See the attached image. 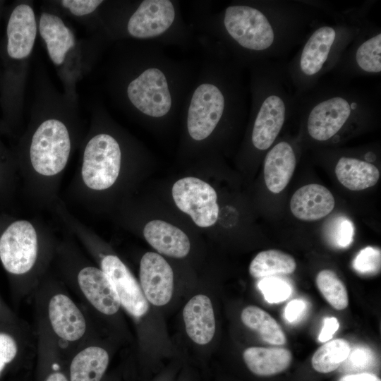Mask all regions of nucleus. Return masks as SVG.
I'll use <instances>...</instances> for the list:
<instances>
[{
    "label": "nucleus",
    "mask_w": 381,
    "mask_h": 381,
    "mask_svg": "<svg viewBox=\"0 0 381 381\" xmlns=\"http://www.w3.org/2000/svg\"><path fill=\"white\" fill-rule=\"evenodd\" d=\"M339 327V322L337 318H325L323 322V327L318 336L320 342H326L331 339L334 333Z\"/></svg>",
    "instance_id": "e433bc0d"
},
{
    "label": "nucleus",
    "mask_w": 381,
    "mask_h": 381,
    "mask_svg": "<svg viewBox=\"0 0 381 381\" xmlns=\"http://www.w3.org/2000/svg\"><path fill=\"white\" fill-rule=\"evenodd\" d=\"M172 196L178 208L188 214L198 226L209 227L217 222V193L205 181L195 177L181 179L172 187Z\"/></svg>",
    "instance_id": "f8f14e48"
},
{
    "label": "nucleus",
    "mask_w": 381,
    "mask_h": 381,
    "mask_svg": "<svg viewBox=\"0 0 381 381\" xmlns=\"http://www.w3.org/2000/svg\"><path fill=\"white\" fill-rule=\"evenodd\" d=\"M183 317L186 332L195 343L205 345L212 339L215 319L209 297L198 294L191 298L183 308Z\"/></svg>",
    "instance_id": "5701e85b"
},
{
    "label": "nucleus",
    "mask_w": 381,
    "mask_h": 381,
    "mask_svg": "<svg viewBox=\"0 0 381 381\" xmlns=\"http://www.w3.org/2000/svg\"><path fill=\"white\" fill-rule=\"evenodd\" d=\"M329 231L332 241L338 247L346 248L351 243L354 228L346 217H337L330 225Z\"/></svg>",
    "instance_id": "473e14b6"
},
{
    "label": "nucleus",
    "mask_w": 381,
    "mask_h": 381,
    "mask_svg": "<svg viewBox=\"0 0 381 381\" xmlns=\"http://www.w3.org/2000/svg\"><path fill=\"white\" fill-rule=\"evenodd\" d=\"M143 235L148 243L159 253L181 258L190 248L187 235L179 228L162 220H152L146 224Z\"/></svg>",
    "instance_id": "b1692460"
},
{
    "label": "nucleus",
    "mask_w": 381,
    "mask_h": 381,
    "mask_svg": "<svg viewBox=\"0 0 381 381\" xmlns=\"http://www.w3.org/2000/svg\"><path fill=\"white\" fill-rule=\"evenodd\" d=\"M157 381H162V380H157Z\"/></svg>",
    "instance_id": "a19ab883"
},
{
    "label": "nucleus",
    "mask_w": 381,
    "mask_h": 381,
    "mask_svg": "<svg viewBox=\"0 0 381 381\" xmlns=\"http://www.w3.org/2000/svg\"><path fill=\"white\" fill-rule=\"evenodd\" d=\"M351 348L349 342L337 339L322 345L314 353L311 363L318 372L327 373L335 370L347 358Z\"/></svg>",
    "instance_id": "c85d7f7f"
},
{
    "label": "nucleus",
    "mask_w": 381,
    "mask_h": 381,
    "mask_svg": "<svg viewBox=\"0 0 381 381\" xmlns=\"http://www.w3.org/2000/svg\"><path fill=\"white\" fill-rule=\"evenodd\" d=\"M258 287L265 299L270 303L284 301L291 294V288L286 282L274 277L262 278Z\"/></svg>",
    "instance_id": "7c9ffc66"
},
{
    "label": "nucleus",
    "mask_w": 381,
    "mask_h": 381,
    "mask_svg": "<svg viewBox=\"0 0 381 381\" xmlns=\"http://www.w3.org/2000/svg\"><path fill=\"white\" fill-rule=\"evenodd\" d=\"M306 309V303L303 300L294 299L291 301L284 309V317L290 322L299 319Z\"/></svg>",
    "instance_id": "c9c22d12"
},
{
    "label": "nucleus",
    "mask_w": 381,
    "mask_h": 381,
    "mask_svg": "<svg viewBox=\"0 0 381 381\" xmlns=\"http://www.w3.org/2000/svg\"><path fill=\"white\" fill-rule=\"evenodd\" d=\"M35 330L20 318L0 320V377L16 365L32 366L35 361Z\"/></svg>",
    "instance_id": "ddd939ff"
},
{
    "label": "nucleus",
    "mask_w": 381,
    "mask_h": 381,
    "mask_svg": "<svg viewBox=\"0 0 381 381\" xmlns=\"http://www.w3.org/2000/svg\"><path fill=\"white\" fill-rule=\"evenodd\" d=\"M64 359L69 381H104L110 363V354L92 339Z\"/></svg>",
    "instance_id": "a211bd4d"
},
{
    "label": "nucleus",
    "mask_w": 381,
    "mask_h": 381,
    "mask_svg": "<svg viewBox=\"0 0 381 381\" xmlns=\"http://www.w3.org/2000/svg\"><path fill=\"white\" fill-rule=\"evenodd\" d=\"M37 351L35 381H69L58 341L44 320L36 313Z\"/></svg>",
    "instance_id": "4468645a"
},
{
    "label": "nucleus",
    "mask_w": 381,
    "mask_h": 381,
    "mask_svg": "<svg viewBox=\"0 0 381 381\" xmlns=\"http://www.w3.org/2000/svg\"><path fill=\"white\" fill-rule=\"evenodd\" d=\"M353 266L360 274L377 273L380 270V250L370 246L364 248L355 258Z\"/></svg>",
    "instance_id": "2f4dec72"
},
{
    "label": "nucleus",
    "mask_w": 381,
    "mask_h": 381,
    "mask_svg": "<svg viewBox=\"0 0 381 381\" xmlns=\"http://www.w3.org/2000/svg\"><path fill=\"white\" fill-rule=\"evenodd\" d=\"M248 369L258 376H270L287 369L292 361V354L284 348L253 346L243 353Z\"/></svg>",
    "instance_id": "393cba45"
},
{
    "label": "nucleus",
    "mask_w": 381,
    "mask_h": 381,
    "mask_svg": "<svg viewBox=\"0 0 381 381\" xmlns=\"http://www.w3.org/2000/svg\"><path fill=\"white\" fill-rule=\"evenodd\" d=\"M0 208V264L16 306L33 296L52 264L57 244L37 224Z\"/></svg>",
    "instance_id": "20e7f679"
},
{
    "label": "nucleus",
    "mask_w": 381,
    "mask_h": 381,
    "mask_svg": "<svg viewBox=\"0 0 381 381\" xmlns=\"http://www.w3.org/2000/svg\"><path fill=\"white\" fill-rule=\"evenodd\" d=\"M140 285L147 300L154 306L167 304L174 288V274L166 260L153 252L145 253L140 262Z\"/></svg>",
    "instance_id": "2eb2a0df"
},
{
    "label": "nucleus",
    "mask_w": 381,
    "mask_h": 381,
    "mask_svg": "<svg viewBox=\"0 0 381 381\" xmlns=\"http://www.w3.org/2000/svg\"><path fill=\"white\" fill-rule=\"evenodd\" d=\"M297 113L308 138L318 143H337L347 129L368 124L380 111L377 94L336 78L320 83L296 97Z\"/></svg>",
    "instance_id": "f03ea898"
},
{
    "label": "nucleus",
    "mask_w": 381,
    "mask_h": 381,
    "mask_svg": "<svg viewBox=\"0 0 381 381\" xmlns=\"http://www.w3.org/2000/svg\"><path fill=\"white\" fill-rule=\"evenodd\" d=\"M104 381H110V380L109 379H107V377H106V378H105V380Z\"/></svg>",
    "instance_id": "ea45409f"
},
{
    "label": "nucleus",
    "mask_w": 381,
    "mask_h": 381,
    "mask_svg": "<svg viewBox=\"0 0 381 381\" xmlns=\"http://www.w3.org/2000/svg\"><path fill=\"white\" fill-rule=\"evenodd\" d=\"M18 183L15 157L0 143V208L8 212L13 209Z\"/></svg>",
    "instance_id": "cd10ccee"
},
{
    "label": "nucleus",
    "mask_w": 381,
    "mask_h": 381,
    "mask_svg": "<svg viewBox=\"0 0 381 381\" xmlns=\"http://www.w3.org/2000/svg\"><path fill=\"white\" fill-rule=\"evenodd\" d=\"M33 297L36 313L58 341L64 358L93 339L90 318L56 277L48 272Z\"/></svg>",
    "instance_id": "0eeeda50"
},
{
    "label": "nucleus",
    "mask_w": 381,
    "mask_h": 381,
    "mask_svg": "<svg viewBox=\"0 0 381 381\" xmlns=\"http://www.w3.org/2000/svg\"><path fill=\"white\" fill-rule=\"evenodd\" d=\"M121 164V147L113 135L99 132L88 137L79 173L83 192L87 195L110 188L119 178Z\"/></svg>",
    "instance_id": "1a4fd4ad"
},
{
    "label": "nucleus",
    "mask_w": 381,
    "mask_h": 381,
    "mask_svg": "<svg viewBox=\"0 0 381 381\" xmlns=\"http://www.w3.org/2000/svg\"><path fill=\"white\" fill-rule=\"evenodd\" d=\"M376 159L373 152H368L365 159L341 156L337 162L334 172L338 181L351 190H361L375 186L380 171L371 163Z\"/></svg>",
    "instance_id": "4be33fe9"
},
{
    "label": "nucleus",
    "mask_w": 381,
    "mask_h": 381,
    "mask_svg": "<svg viewBox=\"0 0 381 381\" xmlns=\"http://www.w3.org/2000/svg\"><path fill=\"white\" fill-rule=\"evenodd\" d=\"M315 281L320 293L334 308L344 310L348 306L346 288L334 272L330 270H321Z\"/></svg>",
    "instance_id": "c756f323"
},
{
    "label": "nucleus",
    "mask_w": 381,
    "mask_h": 381,
    "mask_svg": "<svg viewBox=\"0 0 381 381\" xmlns=\"http://www.w3.org/2000/svg\"><path fill=\"white\" fill-rule=\"evenodd\" d=\"M372 358V353L369 349L360 347L350 350L346 359L349 360V365L353 369H363L368 365Z\"/></svg>",
    "instance_id": "f704fd0d"
},
{
    "label": "nucleus",
    "mask_w": 381,
    "mask_h": 381,
    "mask_svg": "<svg viewBox=\"0 0 381 381\" xmlns=\"http://www.w3.org/2000/svg\"><path fill=\"white\" fill-rule=\"evenodd\" d=\"M17 318L18 316L6 303L0 294V320H13Z\"/></svg>",
    "instance_id": "58836bf2"
},
{
    "label": "nucleus",
    "mask_w": 381,
    "mask_h": 381,
    "mask_svg": "<svg viewBox=\"0 0 381 381\" xmlns=\"http://www.w3.org/2000/svg\"><path fill=\"white\" fill-rule=\"evenodd\" d=\"M175 19V8L169 0H145L130 16L126 30L130 36L147 39L166 32Z\"/></svg>",
    "instance_id": "dca6fc26"
},
{
    "label": "nucleus",
    "mask_w": 381,
    "mask_h": 381,
    "mask_svg": "<svg viewBox=\"0 0 381 381\" xmlns=\"http://www.w3.org/2000/svg\"><path fill=\"white\" fill-rule=\"evenodd\" d=\"M103 3L100 0H63L60 5L71 14L76 17H83L95 12Z\"/></svg>",
    "instance_id": "72a5a7b5"
},
{
    "label": "nucleus",
    "mask_w": 381,
    "mask_h": 381,
    "mask_svg": "<svg viewBox=\"0 0 381 381\" xmlns=\"http://www.w3.org/2000/svg\"><path fill=\"white\" fill-rule=\"evenodd\" d=\"M336 78L349 81L357 77L380 75L381 30L368 20L332 71Z\"/></svg>",
    "instance_id": "9d476101"
},
{
    "label": "nucleus",
    "mask_w": 381,
    "mask_h": 381,
    "mask_svg": "<svg viewBox=\"0 0 381 381\" xmlns=\"http://www.w3.org/2000/svg\"><path fill=\"white\" fill-rule=\"evenodd\" d=\"M242 322L257 332L266 342L273 345H282L286 341V335L277 322L262 308L248 306L241 312Z\"/></svg>",
    "instance_id": "bb28decb"
},
{
    "label": "nucleus",
    "mask_w": 381,
    "mask_h": 381,
    "mask_svg": "<svg viewBox=\"0 0 381 381\" xmlns=\"http://www.w3.org/2000/svg\"><path fill=\"white\" fill-rule=\"evenodd\" d=\"M327 13L315 1L260 0L228 6L221 24L236 55L254 65L287 56Z\"/></svg>",
    "instance_id": "f257e3e1"
},
{
    "label": "nucleus",
    "mask_w": 381,
    "mask_h": 381,
    "mask_svg": "<svg viewBox=\"0 0 381 381\" xmlns=\"http://www.w3.org/2000/svg\"><path fill=\"white\" fill-rule=\"evenodd\" d=\"M73 145L71 123L62 114L47 110L38 114L15 157L24 190L47 192L56 182L69 161Z\"/></svg>",
    "instance_id": "39448f33"
},
{
    "label": "nucleus",
    "mask_w": 381,
    "mask_h": 381,
    "mask_svg": "<svg viewBox=\"0 0 381 381\" xmlns=\"http://www.w3.org/2000/svg\"><path fill=\"white\" fill-rule=\"evenodd\" d=\"M37 28L52 62L61 66L76 44L73 32L59 16L46 11L41 13Z\"/></svg>",
    "instance_id": "6ab92c4d"
},
{
    "label": "nucleus",
    "mask_w": 381,
    "mask_h": 381,
    "mask_svg": "<svg viewBox=\"0 0 381 381\" xmlns=\"http://www.w3.org/2000/svg\"><path fill=\"white\" fill-rule=\"evenodd\" d=\"M52 263L57 278L78 298L91 316L111 317L121 309L117 294L107 274L91 264L70 243L57 244Z\"/></svg>",
    "instance_id": "423d86ee"
},
{
    "label": "nucleus",
    "mask_w": 381,
    "mask_h": 381,
    "mask_svg": "<svg viewBox=\"0 0 381 381\" xmlns=\"http://www.w3.org/2000/svg\"><path fill=\"white\" fill-rule=\"evenodd\" d=\"M234 76L218 85L202 83L195 90L187 116V128L193 139L207 138L225 115L243 111L241 87Z\"/></svg>",
    "instance_id": "6e6552de"
},
{
    "label": "nucleus",
    "mask_w": 381,
    "mask_h": 381,
    "mask_svg": "<svg viewBox=\"0 0 381 381\" xmlns=\"http://www.w3.org/2000/svg\"><path fill=\"white\" fill-rule=\"evenodd\" d=\"M296 268V262L291 255L270 249L257 254L250 264L249 272L255 278H265L291 274Z\"/></svg>",
    "instance_id": "a878e982"
},
{
    "label": "nucleus",
    "mask_w": 381,
    "mask_h": 381,
    "mask_svg": "<svg viewBox=\"0 0 381 381\" xmlns=\"http://www.w3.org/2000/svg\"><path fill=\"white\" fill-rule=\"evenodd\" d=\"M373 3L341 11L331 8L326 20L322 17L313 25L295 55L285 63L296 97L313 89L327 73L332 72L368 20Z\"/></svg>",
    "instance_id": "7ed1b4c3"
},
{
    "label": "nucleus",
    "mask_w": 381,
    "mask_h": 381,
    "mask_svg": "<svg viewBox=\"0 0 381 381\" xmlns=\"http://www.w3.org/2000/svg\"><path fill=\"white\" fill-rule=\"evenodd\" d=\"M334 198L325 186L311 183L298 188L292 195L290 209L303 221H315L327 216L334 207Z\"/></svg>",
    "instance_id": "412c9836"
},
{
    "label": "nucleus",
    "mask_w": 381,
    "mask_h": 381,
    "mask_svg": "<svg viewBox=\"0 0 381 381\" xmlns=\"http://www.w3.org/2000/svg\"><path fill=\"white\" fill-rule=\"evenodd\" d=\"M296 155L293 145L282 140L274 145L264 159V178L268 190L273 193L282 192L294 172Z\"/></svg>",
    "instance_id": "aec40b11"
},
{
    "label": "nucleus",
    "mask_w": 381,
    "mask_h": 381,
    "mask_svg": "<svg viewBox=\"0 0 381 381\" xmlns=\"http://www.w3.org/2000/svg\"><path fill=\"white\" fill-rule=\"evenodd\" d=\"M38 32L32 7L20 4L12 11L6 27L8 56L14 60L27 59L32 53Z\"/></svg>",
    "instance_id": "f3484780"
},
{
    "label": "nucleus",
    "mask_w": 381,
    "mask_h": 381,
    "mask_svg": "<svg viewBox=\"0 0 381 381\" xmlns=\"http://www.w3.org/2000/svg\"><path fill=\"white\" fill-rule=\"evenodd\" d=\"M339 381H381V380L374 374L361 373L344 375Z\"/></svg>",
    "instance_id": "4c0bfd02"
},
{
    "label": "nucleus",
    "mask_w": 381,
    "mask_h": 381,
    "mask_svg": "<svg viewBox=\"0 0 381 381\" xmlns=\"http://www.w3.org/2000/svg\"><path fill=\"white\" fill-rule=\"evenodd\" d=\"M126 93L130 104L148 116H164L172 106L167 79L157 68H148L131 80Z\"/></svg>",
    "instance_id": "9b49d317"
}]
</instances>
